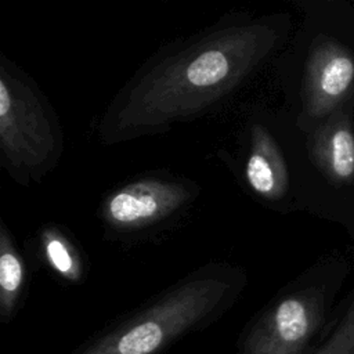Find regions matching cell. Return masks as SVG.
I'll use <instances>...</instances> for the list:
<instances>
[{
  "mask_svg": "<svg viewBox=\"0 0 354 354\" xmlns=\"http://www.w3.org/2000/svg\"><path fill=\"white\" fill-rule=\"evenodd\" d=\"M279 15L230 12L151 55L120 87L98 120L101 144L167 133L241 88L278 50Z\"/></svg>",
  "mask_w": 354,
  "mask_h": 354,
  "instance_id": "6da1fadb",
  "label": "cell"
},
{
  "mask_svg": "<svg viewBox=\"0 0 354 354\" xmlns=\"http://www.w3.org/2000/svg\"><path fill=\"white\" fill-rule=\"evenodd\" d=\"M246 283L242 266L225 261L201 266L71 354H160L184 335L218 319Z\"/></svg>",
  "mask_w": 354,
  "mask_h": 354,
  "instance_id": "7a4b0ae2",
  "label": "cell"
},
{
  "mask_svg": "<svg viewBox=\"0 0 354 354\" xmlns=\"http://www.w3.org/2000/svg\"><path fill=\"white\" fill-rule=\"evenodd\" d=\"M64 153V131L48 98L24 69L0 55V166L12 181L41 183Z\"/></svg>",
  "mask_w": 354,
  "mask_h": 354,
  "instance_id": "3957f363",
  "label": "cell"
},
{
  "mask_svg": "<svg viewBox=\"0 0 354 354\" xmlns=\"http://www.w3.org/2000/svg\"><path fill=\"white\" fill-rule=\"evenodd\" d=\"M199 185L169 171L136 176L112 188L101 201L98 218L105 238L124 239L151 232L188 210Z\"/></svg>",
  "mask_w": 354,
  "mask_h": 354,
  "instance_id": "277c9868",
  "label": "cell"
},
{
  "mask_svg": "<svg viewBox=\"0 0 354 354\" xmlns=\"http://www.w3.org/2000/svg\"><path fill=\"white\" fill-rule=\"evenodd\" d=\"M324 317L322 286H289L272 297L246 325L235 354H304Z\"/></svg>",
  "mask_w": 354,
  "mask_h": 354,
  "instance_id": "5b68a950",
  "label": "cell"
},
{
  "mask_svg": "<svg viewBox=\"0 0 354 354\" xmlns=\"http://www.w3.org/2000/svg\"><path fill=\"white\" fill-rule=\"evenodd\" d=\"M296 127L306 133L354 100V54L339 40L319 35L308 48Z\"/></svg>",
  "mask_w": 354,
  "mask_h": 354,
  "instance_id": "8992f818",
  "label": "cell"
},
{
  "mask_svg": "<svg viewBox=\"0 0 354 354\" xmlns=\"http://www.w3.org/2000/svg\"><path fill=\"white\" fill-rule=\"evenodd\" d=\"M236 176L242 187L266 206H278L290 191L289 165L282 145L260 112L250 113L239 147Z\"/></svg>",
  "mask_w": 354,
  "mask_h": 354,
  "instance_id": "52a82bcc",
  "label": "cell"
},
{
  "mask_svg": "<svg viewBox=\"0 0 354 354\" xmlns=\"http://www.w3.org/2000/svg\"><path fill=\"white\" fill-rule=\"evenodd\" d=\"M353 111L354 100L301 133L310 163L333 187L354 183Z\"/></svg>",
  "mask_w": 354,
  "mask_h": 354,
  "instance_id": "ba28073f",
  "label": "cell"
},
{
  "mask_svg": "<svg viewBox=\"0 0 354 354\" xmlns=\"http://www.w3.org/2000/svg\"><path fill=\"white\" fill-rule=\"evenodd\" d=\"M37 246L44 264L61 279L80 283L86 278V259L73 236L62 225H44L39 231Z\"/></svg>",
  "mask_w": 354,
  "mask_h": 354,
  "instance_id": "9c48e42d",
  "label": "cell"
},
{
  "mask_svg": "<svg viewBox=\"0 0 354 354\" xmlns=\"http://www.w3.org/2000/svg\"><path fill=\"white\" fill-rule=\"evenodd\" d=\"M26 263L15 238L0 218V319L10 322L22 300L26 288Z\"/></svg>",
  "mask_w": 354,
  "mask_h": 354,
  "instance_id": "30bf717a",
  "label": "cell"
},
{
  "mask_svg": "<svg viewBox=\"0 0 354 354\" xmlns=\"http://www.w3.org/2000/svg\"><path fill=\"white\" fill-rule=\"evenodd\" d=\"M315 354H354V300Z\"/></svg>",
  "mask_w": 354,
  "mask_h": 354,
  "instance_id": "8fae6325",
  "label": "cell"
}]
</instances>
